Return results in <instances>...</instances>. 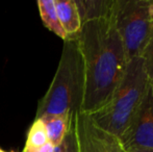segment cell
I'll use <instances>...</instances> for the list:
<instances>
[{
    "instance_id": "6da1fadb",
    "label": "cell",
    "mask_w": 153,
    "mask_h": 152,
    "mask_svg": "<svg viewBox=\"0 0 153 152\" xmlns=\"http://www.w3.org/2000/svg\"><path fill=\"white\" fill-rule=\"evenodd\" d=\"M78 43L85 74L81 113L90 115L109 100L124 76L128 61L113 17L82 23Z\"/></svg>"
},
{
    "instance_id": "7a4b0ae2",
    "label": "cell",
    "mask_w": 153,
    "mask_h": 152,
    "mask_svg": "<svg viewBox=\"0 0 153 152\" xmlns=\"http://www.w3.org/2000/svg\"><path fill=\"white\" fill-rule=\"evenodd\" d=\"M85 90V64L78 37L68 38L64 46L56 72L48 91L40 100L36 119L47 116L81 113Z\"/></svg>"
},
{
    "instance_id": "3957f363",
    "label": "cell",
    "mask_w": 153,
    "mask_h": 152,
    "mask_svg": "<svg viewBox=\"0 0 153 152\" xmlns=\"http://www.w3.org/2000/svg\"><path fill=\"white\" fill-rule=\"evenodd\" d=\"M148 85L142 57L131 59L109 100L89 117L97 127L120 139L130 125Z\"/></svg>"
},
{
    "instance_id": "277c9868",
    "label": "cell",
    "mask_w": 153,
    "mask_h": 152,
    "mask_svg": "<svg viewBox=\"0 0 153 152\" xmlns=\"http://www.w3.org/2000/svg\"><path fill=\"white\" fill-rule=\"evenodd\" d=\"M113 20L127 61L142 57L153 30V0H116Z\"/></svg>"
},
{
    "instance_id": "5b68a950",
    "label": "cell",
    "mask_w": 153,
    "mask_h": 152,
    "mask_svg": "<svg viewBox=\"0 0 153 152\" xmlns=\"http://www.w3.org/2000/svg\"><path fill=\"white\" fill-rule=\"evenodd\" d=\"M119 140L126 152L153 150V85H148L130 125Z\"/></svg>"
},
{
    "instance_id": "8992f818",
    "label": "cell",
    "mask_w": 153,
    "mask_h": 152,
    "mask_svg": "<svg viewBox=\"0 0 153 152\" xmlns=\"http://www.w3.org/2000/svg\"><path fill=\"white\" fill-rule=\"evenodd\" d=\"M74 126L78 152H126L119 139L97 127L89 115H75Z\"/></svg>"
},
{
    "instance_id": "52a82bcc",
    "label": "cell",
    "mask_w": 153,
    "mask_h": 152,
    "mask_svg": "<svg viewBox=\"0 0 153 152\" xmlns=\"http://www.w3.org/2000/svg\"><path fill=\"white\" fill-rule=\"evenodd\" d=\"M55 10L67 39L78 37L81 30V20L75 0H54Z\"/></svg>"
},
{
    "instance_id": "ba28073f",
    "label": "cell",
    "mask_w": 153,
    "mask_h": 152,
    "mask_svg": "<svg viewBox=\"0 0 153 152\" xmlns=\"http://www.w3.org/2000/svg\"><path fill=\"white\" fill-rule=\"evenodd\" d=\"M116 0H75L81 23L101 18H111Z\"/></svg>"
},
{
    "instance_id": "9c48e42d",
    "label": "cell",
    "mask_w": 153,
    "mask_h": 152,
    "mask_svg": "<svg viewBox=\"0 0 153 152\" xmlns=\"http://www.w3.org/2000/svg\"><path fill=\"white\" fill-rule=\"evenodd\" d=\"M74 117L70 115H59L47 116V117L41 119L44 123L45 129H46L48 142L53 147L59 146L65 140L70 130Z\"/></svg>"
},
{
    "instance_id": "30bf717a",
    "label": "cell",
    "mask_w": 153,
    "mask_h": 152,
    "mask_svg": "<svg viewBox=\"0 0 153 152\" xmlns=\"http://www.w3.org/2000/svg\"><path fill=\"white\" fill-rule=\"evenodd\" d=\"M38 7L41 19L45 26L53 33H55L57 37L62 38L64 41L66 40L67 35L59 23L56 10H55L54 0H39Z\"/></svg>"
},
{
    "instance_id": "8fae6325",
    "label": "cell",
    "mask_w": 153,
    "mask_h": 152,
    "mask_svg": "<svg viewBox=\"0 0 153 152\" xmlns=\"http://www.w3.org/2000/svg\"><path fill=\"white\" fill-rule=\"evenodd\" d=\"M47 143L49 142L44 123L41 119H36L28 130L26 143L22 152H32L42 148Z\"/></svg>"
},
{
    "instance_id": "7c38bea8",
    "label": "cell",
    "mask_w": 153,
    "mask_h": 152,
    "mask_svg": "<svg viewBox=\"0 0 153 152\" xmlns=\"http://www.w3.org/2000/svg\"><path fill=\"white\" fill-rule=\"evenodd\" d=\"M142 59H143L144 69L147 74L149 85H153V30L145 51L142 55Z\"/></svg>"
},
{
    "instance_id": "4fadbf2b",
    "label": "cell",
    "mask_w": 153,
    "mask_h": 152,
    "mask_svg": "<svg viewBox=\"0 0 153 152\" xmlns=\"http://www.w3.org/2000/svg\"><path fill=\"white\" fill-rule=\"evenodd\" d=\"M67 142V152H78V146H77L76 133H75V126H74V119H73L72 125L70 127L68 134L66 136Z\"/></svg>"
},
{
    "instance_id": "5bb4252c",
    "label": "cell",
    "mask_w": 153,
    "mask_h": 152,
    "mask_svg": "<svg viewBox=\"0 0 153 152\" xmlns=\"http://www.w3.org/2000/svg\"><path fill=\"white\" fill-rule=\"evenodd\" d=\"M53 149H54V147H53L50 143H47V144L45 145V146H43L42 148L36 149V150H34L32 152H53Z\"/></svg>"
},
{
    "instance_id": "9a60e30c",
    "label": "cell",
    "mask_w": 153,
    "mask_h": 152,
    "mask_svg": "<svg viewBox=\"0 0 153 152\" xmlns=\"http://www.w3.org/2000/svg\"><path fill=\"white\" fill-rule=\"evenodd\" d=\"M132 152H153V150H134Z\"/></svg>"
},
{
    "instance_id": "2e32d148",
    "label": "cell",
    "mask_w": 153,
    "mask_h": 152,
    "mask_svg": "<svg viewBox=\"0 0 153 152\" xmlns=\"http://www.w3.org/2000/svg\"><path fill=\"white\" fill-rule=\"evenodd\" d=\"M0 152H5L4 150H2V149H0Z\"/></svg>"
}]
</instances>
